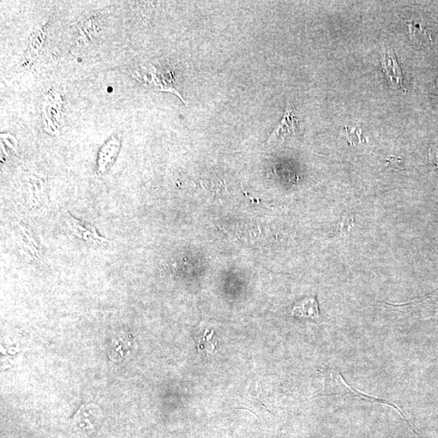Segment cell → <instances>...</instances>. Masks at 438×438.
Here are the masks:
<instances>
[{
	"label": "cell",
	"mask_w": 438,
	"mask_h": 438,
	"mask_svg": "<svg viewBox=\"0 0 438 438\" xmlns=\"http://www.w3.org/2000/svg\"><path fill=\"white\" fill-rule=\"evenodd\" d=\"M292 315L299 318L317 319L319 317V309L315 298H305L294 306Z\"/></svg>",
	"instance_id": "obj_4"
},
{
	"label": "cell",
	"mask_w": 438,
	"mask_h": 438,
	"mask_svg": "<svg viewBox=\"0 0 438 438\" xmlns=\"http://www.w3.org/2000/svg\"><path fill=\"white\" fill-rule=\"evenodd\" d=\"M344 135L351 146H357L364 141L362 131L358 128L346 127L344 130Z\"/></svg>",
	"instance_id": "obj_7"
},
{
	"label": "cell",
	"mask_w": 438,
	"mask_h": 438,
	"mask_svg": "<svg viewBox=\"0 0 438 438\" xmlns=\"http://www.w3.org/2000/svg\"><path fill=\"white\" fill-rule=\"evenodd\" d=\"M382 66L389 83L395 89H405L399 64L392 48L384 46L382 52Z\"/></svg>",
	"instance_id": "obj_2"
},
{
	"label": "cell",
	"mask_w": 438,
	"mask_h": 438,
	"mask_svg": "<svg viewBox=\"0 0 438 438\" xmlns=\"http://www.w3.org/2000/svg\"><path fill=\"white\" fill-rule=\"evenodd\" d=\"M298 121L290 107H287L283 119H282L277 128L274 129L268 143L277 139L278 137L287 135L295 134L297 129Z\"/></svg>",
	"instance_id": "obj_3"
},
{
	"label": "cell",
	"mask_w": 438,
	"mask_h": 438,
	"mask_svg": "<svg viewBox=\"0 0 438 438\" xmlns=\"http://www.w3.org/2000/svg\"><path fill=\"white\" fill-rule=\"evenodd\" d=\"M19 244L21 249L26 252L27 254H29V256L34 258V259H39L40 251L39 250L37 243H36L31 235V230L24 227H21L19 230Z\"/></svg>",
	"instance_id": "obj_6"
},
{
	"label": "cell",
	"mask_w": 438,
	"mask_h": 438,
	"mask_svg": "<svg viewBox=\"0 0 438 438\" xmlns=\"http://www.w3.org/2000/svg\"><path fill=\"white\" fill-rule=\"evenodd\" d=\"M119 142L116 139L111 140L109 143L101 149L99 159V173H104L106 171L108 165L113 163L115 160L118 152Z\"/></svg>",
	"instance_id": "obj_5"
},
{
	"label": "cell",
	"mask_w": 438,
	"mask_h": 438,
	"mask_svg": "<svg viewBox=\"0 0 438 438\" xmlns=\"http://www.w3.org/2000/svg\"><path fill=\"white\" fill-rule=\"evenodd\" d=\"M61 221L64 232L74 243L93 249H104L110 245V242L99 236L94 227L71 217L69 213L63 214Z\"/></svg>",
	"instance_id": "obj_1"
}]
</instances>
